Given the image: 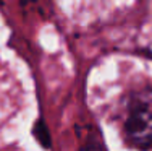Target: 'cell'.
I'll return each instance as SVG.
<instances>
[{"label": "cell", "mask_w": 152, "mask_h": 151, "mask_svg": "<svg viewBox=\"0 0 152 151\" xmlns=\"http://www.w3.org/2000/svg\"><path fill=\"white\" fill-rule=\"evenodd\" d=\"M36 136H37L39 140H41V143H42L44 146H49L50 138H49V133L45 132L44 124H39V127H36Z\"/></svg>", "instance_id": "7a4b0ae2"}, {"label": "cell", "mask_w": 152, "mask_h": 151, "mask_svg": "<svg viewBox=\"0 0 152 151\" xmlns=\"http://www.w3.org/2000/svg\"><path fill=\"white\" fill-rule=\"evenodd\" d=\"M126 136L139 150L152 148V110L144 107L133 110L126 122Z\"/></svg>", "instance_id": "6da1fadb"}]
</instances>
